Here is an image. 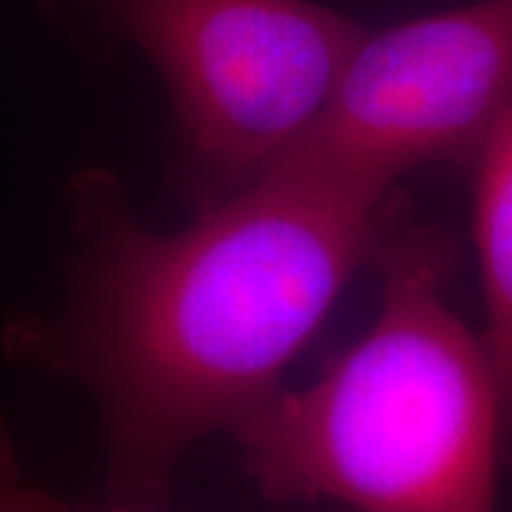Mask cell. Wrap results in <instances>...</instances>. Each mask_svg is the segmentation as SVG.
I'll use <instances>...</instances> for the list:
<instances>
[{
  "mask_svg": "<svg viewBox=\"0 0 512 512\" xmlns=\"http://www.w3.org/2000/svg\"><path fill=\"white\" fill-rule=\"evenodd\" d=\"M69 211L66 305L9 319L0 348L92 393L109 498L160 510L197 441L234 433L282 390L373 254L390 197L262 174L191 225L154 231L114 174L86 168Z\"/></svg>",
  "mask_w": 512,
  "mask_h": 512,
  "instance_id": "cell-1",
  "label": "cell"
},
{
  "mask_svg": "<svg viewBox=\"0 0 512 512\" xmlns=\"http://www.w3.org/2000/svg\"><path fill=\"white\" fill-rule=\"evenodd\" d=\"M456 239L390 225L370 262L379 316L299 390H279L234 430L265 498L356 512H498L504 416L484 339L447 305Z\"/></svg>",
  "mask_w": 512,
  "mask_h": 512,
  "instance_id": "cell-2",
  "label": "cell"
},
{
  "mask_svg": "<svg viewBox=\"0 0 512 512\" xmlns=\"http://www.w3.org/2000/svg\"><path fill=\"white\" fill-rule=\"evenodd\" d=\"M171 94L202 205L259 180L308 134L365 29L313 0H94Z\"/></svg>",
  "mask_w": 512,
  "mask_h": 512,
  "instance_id": "cell-3",
  "label": "cell"
},
{
  "mask_svg": "<svg viewBox=\"0 0 512 512\" xmlns=\"http://www.w3.org/2000/svg\"><path fill=\"white\" fill-rule=\"evenodd\" d=\"M512 111V0L365 32L325 111L265 174L390 197L424 165L476 163Z\"/></svg>",
  "mask_w": 512,
  "mask_h": 512,
  "instance_id": "cell-4",
  "label": "cell"
},
{
  "mask_svg": "<svg viewBox=\"0 0 512 512\" xmlns=\"http://www.w3.org/2000/svg\"><path fill=\"white\" fill-rule=\"evenodd\" d=\"M473 165V245L487 311L481 339L498 382L504 456L512 464V111L490 134Z\"/></svg>",
  "mask_w": 512,
  "mask_h": 512,
  "instance_id": "cell-5",
  "label": "cell"
},
{
  "mask_svg": "<svg viewBox=\"0 0 512 512\" xmlns=\"http://www.w3.org/2000/svg\"><path fill=\"white\" fill-rule=\"evenodd\" d=\"M52 493L29 487L20 473L15 441L0 416V512H43Z\"/></svg>",
  "mask_w": 512,
  "mask_h": 512,
  "instance_id": "cell-6",
  "label": "cell"
},
{
  "mask_svg": "<svg viewBox=\"0 0 512 512\" xmlns=\"http://www.w3.org/2000/svg\"><path fill=\"white\" fill-rule=\"evenodd\" d=\"M43 512H160V510H143V507H128V504H114L111 501L106 510H77V507H69L66 501H60V498H49V504L43 507Z\"/></svg>",
  "mask_w": 512,
  "mask_h": 512,
  "instance_id": "cell-7",
  "label": "cell"
}]
</instances>
